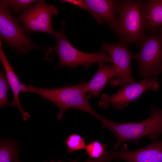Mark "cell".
Listing matches in <instances>:
<instances>
[{
	"mask_svg": "<svg viewBox=\"0 0 162 162\" xmlns=\"http://www.w3.org/2000/svg\"><path fill=\"white\" fill-rule=\"evenodd\" d=\"M150 107V116L139 122L117 123L99 115L97 119L101 123L102 128L110 130L116 137L115 149L126 142L132 141L137 144L141 139L146 136L152 142L159 140L162 135V108L152 104Z\"/></svg>",
	"mask_w": 162,
	"mask_h": 162,
	"instance_id": "obj_1",
	"label": "cell"
},
{
	"mask_svg": "<svg viewBox=\"0 0 162 162\" xmlns=\"http://www.w3.org/2000/svg\"><path fill=\"white\" fill-rule=\"evenodd\" d=\"M85 80L77 85L63 88H44L31 85L26 86L23 92H30L37 94L44 99L54 103L59 109L57 115L59 120L62 119L64 112L70 108L76 109L85 111L97 118L99 115L91 106L89 98L91 97L86 94Z\"/></svg>",
	"mask_w": 162,
	"mask_h": 162,
	"instance_id": "obj_2",
	"label": "cell"
},
{
	"mask_svg": "<svg viewBox=\"0 0 162 162\" xmlns=\"http://www.w3.org/2000/svg\"><path fill=\"white\" fill-rule=\"evenodd\" d=\"M116 11L119 18L115 33L119 42L140 46L146 35L143 2L139 0L120 1Z\"/></svg>",
	"mask_w": 162,
	"mask_h": 162,
	"instance_id": "obj_3",
	"label": "cell"
},
{
	"mask_svg": "<svg viewBox=\"0 0 162 162\" xmlns=\"http://www.w3.org/2000/svg\"><path fill=\"white\" fill-rule=\"evenodd\" d=\"M62 29L56 32L54 36L57 40L55 46L49 48L46 54L54 51L59 58L58 67L65 66L74 69L81 65L88 68L92 64L96 63L114 62L103 50L93 53H86L81 51L73 46L66 37L64 32L65 23L61 22Z\"/></svg>",
	"mask_w": 162,
	"mask_h": 162,
	"instance_id": "obj_4",
	"label": "cell"
},
{
	"mask_svg": "<svg viewBox=\"0 0 162 162\" xmlns=\"http://www.w3.org/2000/svg\"><path fill=\"white\" fill-rule=\"evenodd\" d=\"M139 52L134 55L138 64L140 76L156 80L162 72V41L155 32L146 34Z\"/></svg>",
	"mask_w": 162,
	"mask_h": 162,
	"instance_id": "obj_5",
	"label": "cell"
},
{
	"mask_svg": "<svg viewBox=\"0 0 162 162\" xmlns=\"http://www.w3.org/2000/svg\"><path fill=\"white\" fill-rule=\"evenodd\" d=\"M19 22L8 7L0 2V36L1 40L13 48L17 54H26L30 50L40 49L24 33Z\"/></svg>",
	"mask_w": 162,
	"mask_h": 162,
	"instance_id": "obj_6",
	"label": "cell"
},
{
	"mask_svg": "<svg viewBox=\"0 0 162 162\" xmlns=\"http://www.w3.org/2000/svg\"><path fill=\"white\" fill-rule=\"evenodd\" d=\"M58 13L55 4L48 5L44 1L38 0L34 5L30 6L16 19L22 24L24 32H40L54 36L56 32L52 26V16Z\"/></svg>",
	"mask_w": 162,
	"mask_h": 162,
	"instance_id": "obj_7",
	"label": "cell"
},
{
	"mask_svg": "<svg viewBox=\"0 0 162 162\" xmlns=\"http://www.w3.org/2000/svg\"><path fill=\"white\" fill-rule=\"evenodd\" d=\"M159 87V84L156 80L149 77L144 78L139 82L126 85L112 95L102 94L98 105L106 108L111 105L115 109H122L147 90L156 91Z\"/></svg>",
	"mask_w": 162,
	"mask_h": 162,
	"instance_id": "obj_8",
	"label": "cell"
},
{
	"mask_svg": "<svg viewBox=\"0 0 162 162\" xmlns=\"http://www.w3.org/2000/svg\"><path fill=\"white\" fill-rule=\"evenodd\" d=\"M102 50L113 60L118 70V75L110 82L114 86H119V89L128 84L135 82L131 68V61L134 58L127 44L119 42L117 44L103 43Z\"/></svg>",
	"mask_w": 162,
	"mask_h": 162,
	"instance_id": "obj_9",
	"label": "cell"
},
{
	"mask_svg": "<svg viewBox=\"0 0 162 162\" xmlns=\"http://www.w3.org/2000/svg\"><path fill=\"white\" fill-rule=\"evenodd\" d=\"M120 1L113 0H74L73 4L90 13L98 23L103 25L104 21L115 33L117 29L118 19L116 14Z\"/></svg>",
	"mask_w": 162,
	"mask_h": 162,
	"instance_id": "obj_10",
	"label": "cell"
},
{
	"mask_svg": "<svg viewBox=\"0 0 162 162\" xmlns=\"http://www.w3.org/2000/svg\"><path fill=\"white\" fill-rule=\"evenodd\" d=\"M112 160H123L126 162H162V139L136 150L124 148L119 151H111Z\"/></svg>",
	"mask_w": 162,
	"mask_h": 162,
	"instance_id": "obj_11",
	"label": "cell"
},
{
	"mask_svg": "<svg viewBox=\"0 0 162 162\" xmlns=\"http://www.w3.org/2000/svg\"><path fill=\"white\" fill-rule=\"evenodd\" d=\"M119 70L116 65H107L104 63H99L98 70L90 81L86 82L85 90L91 97H98L102 89L113 77H116Z\"/></svg>",
	"mask_w": 162,
	"mask_h": 162,
	"instance_id": "obj_12",
	"label": "cell"
},
{
	"mask_svg": "<svg viewBox=\"0 0 162 162\" xmlns=\"http://www.w3.org/2000/svg\"><path fill=\"white\" fill-rule=\"evenodd\" d=\"M0 60L5 70L9 83L11 86L14 96V101L10 105L17 107L19 110L23 119L27 121L30 117V115L25 112L21 105L19 99L20 92L23 91L26 86L22 83L16 75L5 55L2 47V42H0Z\"/></svg>",
	"mask_w": 162,
	"mask_h": 162,
	"instance_id": "obj_13",
	"label": "cell"
},
{
	"mask_svg": "<svg viewBox=\"0 0 162 162\" xmlns=\"http://www.w3.org/2000/svg\"><path fill=\"white\" fill-rule=\"evenodd\" d=\"M145 30L155 32L162 27V0H147L143 2Z\"/></svg>",
	"mask_w": 162,
	"mask_h": 162,
	"instance_id": "obj_14",
	"label": "cell"
},
{
	"mask_svg": "<svg viewBox=\"0 0 162 162\" xmlns=\"http://www.w3.org/2000/svg\"><path fill=\"white\" fill-rule=\"evenodd\" d=\"M20 153V150L13 142L7 140L1 141L0 162H14Z\"/></svg>",
	"mask_w": 162,
	"mask_h": 162,
	"instance_id": "obj_15",
	"label": "cell"
},
{
	"mask_svg": "<svg viewBox=\"0 0 162 162\" xmlns=\"http://www.w3.org/2000/svg\"><path fill=\"white\" fill-rule=\"evenodd\" d=\"M108 146L102 144L97 140L93 141L86 146L85 148L89 159L99 158L102 157L107 151Z\"/></svg>",
	"mask_w": 162,
	"mask_h": 162,
	"instance_id": "obj_16",
	"label": "cell"
},
{
	"mask_svg": "<svg viewBox=\"0 0 162 162\" xmlns=\"http://www.w3.org/2000/svg\"><path fill=\"white\" fill-rule=\"evenodd\" d=\"M66 145L67 151L71 153L75 151L85 148L86 145L84 139L80 135L73 134L70 135L64 141Z\"/></svg>",
	"mask_w": 162,
	"mask_h": 162,
	"instance_id": "obj_17",
	"label": "cell"
},
{
	"mask_svg": "<svg viewBox=\"0 0 162 162\" xmlns=\"http://www.w3.org/2000/svg\"><path fill=\"white\" fill-rule=\"evenodd\" d=\"M34 0H4L1 1L3 3L10 7L15 14L22 13L31 6V4L36 2ZM21 13V14H22Z\"/></svg>",
	"mask_w": 162,
	"mask_h": 162,
	"instance_id": "obj_18",
	"label": "cell"
},
{
	"mask_svg": "<svg viewBox=\"0 0 162 162\" xmlns=\"http://www.w3.org/2000/svg\"><path fill=\"white\" fill-rule=\"evenodd\" d=\"M9 84L7 78L2 70L0 73V107L2 108L10 105L8 99Z\"/></svg>",
	"mask_w": 162,
	"mask_h": 162,
	"instance_id": "obj_19",
	"label": "cell"
},
{
	"mask_svg": "<svg viewBox=\"0 0 162 162\" xmlns=\"http://www.w3.org/2000/svg\"><path fill=\"white\" fill-rule=\"evenodd\" d=\"M14 162H21V161L18 159H17L14 161ZM48 162H64L61 161H55L52 160ZM70 162H104V160L103 158H99L92 160H88L87 161H80L76 160Z\"/></svg>",
	"mask_w": 162,
	"mask_h": 162,
	"instance_id": "obj_20",
	"label": "cell"
},
{
	"mask_svg": "<svg viewBox=\"0 0 162 162\" xmlns=\"http://www.w3.org/2000/svg\"><path fill=\"white\" fill-rule=\"evenodd\" d=\"M155 32L160 37L162 41V27L158 29Z\"/></svg>",
	"mask_w": 162,
	"mask_h": 162,
	"instance_id": "obj_21",
	"label": "cell"
},
{
	"mask_svg": "<svg viewBox=\"0 0 162 162\" xmlns=\"http://www.w3.org/2000/svg\"></svg>",
	"mask_w": 162,
	"mask_h": 162,
	"instance_id": "obj_22",
	"label": "cell"
}]
</instances>
